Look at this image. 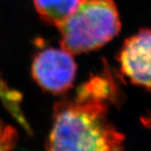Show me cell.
<instances>
[{"mask_svg": "<svg viewBox=\"0 0 151 151\" xmlns=\"http://www.w3.org/2000/svg\"><path fill=\"white\" fill-rule=\"evenodd\" d=\"M107 103L78 89L57 103L47 151H124V137L107 120Z\"/></svg>", "mask_w": 151, "mask_h": 151, "instance_id": "6da1fadb", "label": "cell"}, {"mask_svg": "<svg viewBox=\"0 0 151 151\" xmlns=\"http://www.w3.org/2000/svg\"><path fill=\"white\" fill-rule=\"evenodd\" d=\"M58 27L61 47L71 54H81L98 49L116 37L121 21L113 0H80Z\"/></svg>", "mask_w": 151, "mask_h": 151, "instance_id": "7a4b0ae2", "label": "cell"}, {"mask_svg": "<svg viewBox=\"0 0 151 151\" xmlns=\"http://www.w3.org/2000/svg\"><path fill=\"white\" fill-rule=\"evenodd\" d=\"M77 72L72 54L48 47L38 52L32 64V76L39 87L52 94H63L74 83Z\"/></svg>", "mask_w": 151, "mask_h": 151, "instance_id": "3957f363", "label": "cell"}, {"mask_svg": "<svg viewBox=\"0 0 151 151\" xmlns=\"http://www.w3.org/2000/svg\"><path fill=\"white\" fill-rule=\"evenodd\" d=\"M120 71L132 84L151 89V29L125 40L118 52Z\"/></svg>", "mask_w": 151, "mask_h": 151, "instance_id": "277c9868", "label": "cell"}, {"mask_svg": "<svg viewBox=\"0 0 151 151\" xmlns=\"http://www.w3.org/2000/svg\"><path fill=\"white\" fill-rule=\"evenodd\" d=\"M80 0H34V6L46 22L58 27L78 6Z\"/></svg>", "mask_w": 151, "mask_h": 151, "instance_id": "5b68a950", "label": "cell"}, {"mask_svg": "<svg viewBox=\"0 0 151 151\" xmlns=\"http://www.w3.org/2000/svg\"><path fill=\"white\" fill-rule=\"evenodd\" d=\"M0 99H2L6 109L11 112L13 116L27 129L29 127L27 124L26 118L24 117L22 111L19 107L20 103V96L17 92L10 89L6 84L0 78Z\"/></svg>", "mask_w": 151, "mask_h": 151, "instance_id": "8992f818", "label": "cell"}, {"mask_svg": "<svg viewBox=\"0 0 151 151\" xmlns=\"http://www.w3.org/2000/svg\"><path fill=\"white\" fill-rule=\"evenodd\" d=\"M17 134L15 128L0 121V151H12L17 144Z\"/></svg>", "mask_w": 151, "mask_h": 151, "instance_id": "52a82bcc", "label": "cell"}, {"mask_svg": "<svg viewBox=\"0 0 151 151\" xmlns=\"http://www.w3.org/2000/svg\"><path fill=\"white\" fill-rule=\"evenodd\" d=\"M141 122H142V124H143L146 127L151 129V114H149V115L147 116H143V117L141 118Z\"/></svg>", "mask_w": 151, "mask_h": 151, "instance_id": "ba28073f", "label": "cell"}]
</instances>
